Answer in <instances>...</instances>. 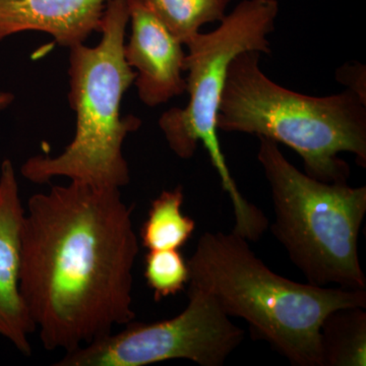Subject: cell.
I'll return each mask as SVG.
<instances>
[{
    "label": "cell",
    "mask_w": 366,
    "mask_h": 366,
    "mask_svg": "<svg viewBox=\"0 0 366 366\" xmlns=\"http://www.w3.org/2000/svg\"><path fill=\"white\" fill-rule=\"evenodd\" d=\"M129 21V0H109L98 45L69 48V101L76 113L74 139L59 155L29 158L21 169L29 182L46 184L66 177L102 189H120L129 184L124 144L142 127L139 117H124L120 112L122 99L136 79L124 52Z\"/></svg>",
    "instance_id": "cell-4"
},
{
    "label": "cell",
    "mask_w": 366,
    "mask_h": 366,
    "mask_svg": "<svg viewBox=\"0 0 366 366\" xmlns=\"http://www.w3.org/2000/svg\"><path fill=\"white\" fill-rule=\"evenodd\" d=\"M365 76V66L358 62H351L337 71V79L363 100H366Z\"/></svg>",
    "instance_id": "cell-15"
},
{
    "label": "cell",
    "mask_w": 366,
    "mask_h": 366,
    "mask_svg": "<svg viewBox=\"0 0 366 366\" xmlns=\"http://www.w3.org/2000/svg\"><path fill=\"white\" fill-rule=\"evenodd\" d=\"M261 53L233 59L219 107V131L242 132L292 149L305 173L325 182H348L350 168L339 155L353 154L366 166V100L346 89L314 97L274 83L259 66Z\"/></svg>",
    "instance_id": "cell-3"
},
{
    "label": "cell",
    "mask_w": 366,
    "mask_h": 366,
    "mask_svg": "<svg viewBox=\"0 0 366 366\" xmlns=\"http://www.w3.org/2000/svg\"><path fill=\"white\" fill-rule=\"evenodd\" d=\"M14 95L9 92H0V110L9 107L13 103Z\"/></svg>",
    "instance_id": "cell-16"
},
{
    "label": "cell",
    "mask_w": 366,
    "mask_h": 366,
    "mask_svg": "<svg viewBox=\"0 0 366 366\" xmlns=\"http://www.w3.org/2000/svg\"><path fill=\"white\" fill-rule=\"evenodd\" d=\"M184 45L207 24L220 23L233 0H143Z\"/></svg>",
    "instance_id": "cell-13"
},
{
    "label": "cell",
    "mask_w": 366,
    "mask_h": 366,
    "mask_svg": "<svg viewBox=\"0 0 366 366\" xmlns=\"http://www.w3.org/2000/svg\"><path fill=\"white\" fill-rule=\"evenodd\" d=\"M144 274L154 300L159 302L185 288L189 280V264L179 249L148 250Z\"/></svg>",
    "instance_id": "cell-14"
},
{
    "label": "cell",
    "mask_w": 366,
    "mask_h": 366,
    "mask_svg": "<svg viewBox=\"0 0 366 366\" xmlns=\"http://www.w3.org/2000/svg\"><path fill=\"white\" fill-rule=\"evenodd\" d=\"M25 209L13 162L0 167V336L30 356L36 330L21 289V234Z\"/></svg>",
    "instance_id": "cell-9"
},
{
    "label": "cell",
    "mask_w": 366,
    "mask_h": 366,
    "mask_svg": "<svg viewBox=\"0 0 366 366\" xmlns=\"http://www.w3.org/2000/svg\"><path fill=\"white\" fill-rule=\"evenodd\" d=\"M237 233L204 232L187 261L190 289L249 324L295 366H322L320 327L344 307H366L365 289L297 283L274 273Z\"/></svg>",
    "instance_id": "cell-2"
},
{
    "label": "cell",
    "mask_w": 366,
    "mask_h": 366,
    "mask_svg": "<svg viewBox=\"0 0 366 366\" xmlns=\"http://www.w3.org/2000/svg\"><path fill=\"white\" fill-rule=\"evenodd\" d=\"M279 9L277 0H242L215 30L185 41L189 102L182 108H171L159 119V127L178 158L194 157L199 144H203L232 202L233 231L249 242L262 237L269 221L238 189L221 149L217 118L231 62L245 51L271 53L269 36L274 32Z\"/></svg>",
    "instance_id": "cell-5"
},
{
    "label": "cell",
    "mask_w": 366,
    "mask_h": 366,
    "mask_svg": "<svg viewBox=\"0 0 366 366\" xmlns=\"http://www.w3.org/2000/svg\"><path fill=\"white\" fill-rule=\"evenodd\" d=\"M182 187L163 190L151 203L141 228L142 244L148 250L180 249L194 234L196 222L182 213Z\"/></svg>",
    "instance_id": "cell-12"
},
{
    "label": "cell",
    "mask_w": 366,
    "mask_h": 366,
    "mask_svg": "<svg viewBox=\"0 0 366 366\" xmlns=\"http://www.w3.org/2000/svg\"><path fill=\"white\" fill-rule=\"evenodd\" d=\"M257 160L271 189V230L307 283L365 289L358 235L366 214V187L325 182L289 162L279 144L259 137Z\"/></svg>",
    "instance_id": "cell-6"
},
{
    "label": "cell",
    "mask_w": 366,
    "mask_h": 366,
    "mask_svg": "<svg viewBox=\"0 0 366 366\" xmlns=\"http://www.w3.org/2000/svg\"><path fill=\"white\" fill-rule=\"evenodd\" d=\"M109 0H0V42L24 32H42L62 47L85 44L100 32Z\"/></svg>",
    "instance_id": "cell-10"
},
{
    "label": "cell",
    "mask_w": 366,
    "mask_h": 366,
    "mask_svg": "<svg viewBox=\"0 0 366 366\" xmlns=\"http://www.w3.org/2000/svg\"><path fill=\"white\" fill-rule=\"evenodd\" d=\"M137 254L120 189L69 182L30 197L21 289L45 349L72 352L136 319Z\"/></svg>",
    "instance_id": "cell-1"
},
{
    "label": "cell",
    "mask_w": 366,
    "mask_h": 366,
    "mask_svg": "<svg viewBox=\"0 0 366 366\" xmlns=\"http://www.w3.org/2000/svg\"><path fill=\"white\" fill-rule=\"evenodd\" d=\"M322 366L366 365L365 307H344L327 315L320 327Z\"/></svg>",
    "instance_id": "cell-11"
},
{
    "label": "cell",
    "mask_w": 366,
    "mask_h": 366,
    "mask_svg": "<svg viewBox=\"0 0 366 366\" xmlns=\"http://www.w3.org/2000/svg\"><path fill=\"white\" fill-rule=\"evenodd\" d=\"M131 35L124 44L127 64L136 72L139 100L148 107L165 104L187 92V51L143 0H129Z\"/></svg>",
    "instance_id": "cell-8"
},
{
    "label": "cell",
    "mask_w": 366,
    "mask_h": 366,
    "mask_svg": "<svg viewBox=\"0 0 366 366\" xmlns=\"http://www.w3.org/2000/svg\"><path fill=\"white\" fill-rule=\"evenodd\" d=\"M187 307L172 319L125 325L72 352L56 366H146L173 360L221 366L242 344L244 332L213 298L189 288Z\"/></svg>",
    "instance_id": "cell-7"
}]
</instances>
